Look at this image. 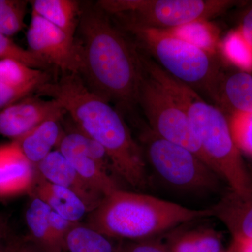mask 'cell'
Segmentation results:
<instances>
[{
  "label": "cell",
  "instance_id": "83f0119b",
  "mask_svg": "<svg viewBox=\"0 0 252 252\" xmlns=\"http://www.w3.org/2000/svg\"><path fill=\"white\" fill-rule=\"evenodd\" d=\"M164 244L168 252H195L193 229L176 230Z\"/></svg>",
  "mask_w": 252,
  "mask_h": 252
},
{
  "label": "cell",
  "instance_id": "8fae6325",
  "mask_svg": "<svg viewBox=\"0 0 252 252\" xmlns=\"http://www.w3.org/2000/svg\"><path fill=\"white\" fill-rule=\"evenodd\" d=\"M65 114L57 101L28 97L0 110V135L17 140L47 119Z\"/></svg>",
  "mask_w": 252,
  "mask_h": 252
},
{
  "label": "cell",
  "instance_id": "7c38bea8",
  "mask_svg": "<svg viewBox=\"0 0 252 252\" xmlns=\"http://www.w3.org/2000/svg\"><path fill=\"white\" fill-rule=\"evenodd\" d=\"M36 168L39 175L48 182L77 194L85 204L89 212L98 206L104 198L78 173L59 150L51 152Z\"/></svg>",
  "mask_w": 252,
  "mask_h": 252
},
{
  "label": "cell",
  "instance_id": "5bb4252c",
  "mask_svg": "<svg viewBox=\"0 0 252 252\" xmlns=\"http://www.w3.org/2000/svg\"><path fill=\"white\" fill-rule=\"evenodd\" d=\"M215 102L227 117L238 113H252V74L237 69H223Z\"/></svg>",
  "mask_w": 252,
  "mask_h": 252
},
{
  "label": "cell",
  "instance_id": "836d02e7",
  "mask_svg": "<svg viewBox=\"0 0 252 252\" xmlns=\"http://www.w3.org/2000/svg\"><path fill=\"white\" fill-rule=\"evenodd\" d=\"M7 229V221L4 217L0 215V243L3 241Z\"/></svg>",
  "mask_w": 252,
  "mask_h": 252
},
{
  "label": "cell",
  "instance_id": "484cf974",
  "mask_svg": "<svg viewBox=\"0 0 252 252\" xmlns=\"http://www.w3.org/2000/svg\"><path fill=\"white\" fill-rule=\"evenodd\" d=\"M227 117L239 150L252 157V113H238Z\"/></svg>",
  "mask_w": 252,
  "mask_h": 252
},
{
  "label": "cell",
  "instance_id": "44dd1931",
  "mask_svg": "<svg viewBox=\"0 0 252 252\" xmlns=\"http://www.w3.org/2000/svg\"><path fill=\"white\" fill-rule=\"evenodd\" d=\"M165 31L210 54L216 55L219 51L220 31L207 20H198Z\"/></svg>",
  "mask_w": 252,
  "mask_h": 252
},
{
  "label": "cell",
  "instance_id": "8992f818",
  "mask_svg": "<svg viewBox=\"0 0 252 252\" xmlns=\"http://www.w3.org/2000/svg\"><path fill=\"white\" fill-rule=\"evenodd\" d=\"M233 0H101L97 6L121 25L172 29L198 20H209L238 4Z\"/></svg>",
  "mask_w": 252,
  "mask_h": 252
},
{
  "label": "cell",
  "instance_id": "d590c367",
  "mask_svg": "<svg viewBox=\"0 0 252 252\" xmlns=\"http://www.w3.org/2000/svg\"><path fill=\"white\" fill-rule=\"evenodd\" d=\"M222 252H238L236 244L233 240L232 243H230V246L227 249H224V250Z\"/></svg>",
  "mask_w": 252,
  "mask_h": 252
},
{
  "label": "cell",
  "instance_id": "1f68e13d",
  "mask_svg": "<svg viewBox=\"0 0 252 252\" xmlns=\"http://www.w3.org/2000/svg\"><path fill=\"white\" fill-rule=\"evenodd\" d=\"M14 252H41L32 243L14 241Z\"/></svg>",
  "mask_w": 252,
  "mask_h": 252
},
{
  "label": "cell",
  "instance_id": "ac0fdd59",
  "mask_svg": "<svg viewBox=\"0 0 252 252\" xmlns=\"http://www.w3.org/2000/svg\"><path fill=\"white\" fill-rule=\"evenodd\" d=\"M32 12L74 38L81 15L79 3L73 0H34Z\"/></svg>",
  "mask_w": 252,
  "mask_h": 252
},
{
  "label": "cell",
  "instance_id": "ba28073f",
  "mask_svg": "<svg viewBox=\"0 0 252 252\" xmlns=\"http://www.w3.org/2000/svg\"><path fill=\"white\" fill-rule=\"evenodd\" d=\"M137 104L142 107L152 132L188 149L209 166L187 112L144 68Z\"/></svg>",
  "mask_w": 252,
  "mask_h": 252
},
{
  "label": "cell",
  "instance_id": "e0dca14e",
  "mask_svg": "<svg viewBox=\"0 0 252 252\" xmlns=\"http://www.w3.org/2000/svg\"><path fill=\"white\" fill-rule=\"evenodd\" d=\"M61 117L47 119L26 135L12 141L34 166L59 146L64 134L60 123Z\"/></svg>",
  "mask_w": 252,
  "mask_h": 252
},
{
  "label": "cell",
  "instance_id": "4dcf8cb0",
  "mask_svg": "<svg viewBox=\"0 0 252 252\" xmlns=\"http://www.w3.org/2000/svg\"><path fill=\"white\" fill-rule=\"evenodd\" d=\"M238 28L252 46V6L244 14Z\"/></svg>",
  "mask_w": 252,
  "mask_h": 252
},
{
  "label": "cell",
  "instance_id": "ffe728a7",
  "mask_svg": "<svg viewBox=\"0 0 252 252\" xmlns=\"http://www.w3.org/2000/svg\"><path fill=\"white\" fill-rule=\"evenodd\" d=\"M51 212L46 203L34 197L32 198L26 212V221L32 243L41 252H55L50 224Z\"/></svg>",
  "mask_w": 252,
  "mask_h": 252
},
{
  "label": "cell",
  "instance_id": "4fadbf2b",
  "mask_svg": "<svg viewBox=\"0 0 252 252\" xmlns=\"http://www.w3.org/2000/svg\"><path fill=\"white\" fill-rule=\"evenodd\" d=\"M36 176V167L14 142L0 147V198L31 193Z\"/></svg>",
  "mask_w": 252,
  "mask_h": 252
},
{
  "label": "cell",
  "instance_id": "5b68a950",
  "mask_svg": "<svg viewBox=\"0 0 252 252\" xmlns=\"http://www.w3.org/2000/svg\"><path fill=\"white\" fill-rule=\"evenodd\" d=\"M167 74L215 101L223 68L211 54L165 30L122 25Z\"/></svg>",
  "mask_w": 252,
  "mask_h": 252
},
{
  "label": "cell",
  "instance_id": "9a60e30c",
  "mask_svg": "<svg viewBox=\"0 0 252 252\" xmlns=\"http://www.w3.org/2000/svg\"><path fill=\"white\" fill-rule=\"evenodd\" d=\"M210 210L212 217L229 230L233 240H252V193L242 195L230 190Z\"/></svg>",
  "mask_w": 252,
  "mask_h": 252
},
{
  "label": "cell",
  "instance_id": "6da1fadb",
  "mask_svg": "<svg viewBox=\"0 0 252 252\" xmlns=\"http://www.w3.org/2000/svg\"><path fill=\"white\" fill-rule=\"evenodd\" d=\"M57 101L79 130L104 149L113 171L133 188L148 184L143 153L121 114L88 87L79 74H64L37 91Z\"/></svg>",
  "mask_w": 252,
  "mask_h": 252
},
{
  "label": "cell",
  "instance_id": "2e32d148",
  "mask_svg": "<svg viewBox=\"0 0 252 252\" xmlns=\"http://www.w3.org/2000/svg\"><path fill=\"white\" fill-rule=\"evenodd\" d=\"M31 194L46 203L53 212L74 223H79L86 212H89L85 204L77 194L48 182L38 172Z\"/></svg>",
  "mask_w": 252,
  "mask_h": 252
},
{
  "label": "cell",
  "instance_id": "603a6c76",
  "mask_svg": "<svg viewBox=\"0 0 252 252\" xmlns=\"http://www.w3.org/2000/svg\"><path fill=\"white\" fill-rule=\"evenodd\" d=\"M67 252H117L111 239L87 225L78 223L66 240Z\"/></svg>",
  "mask_w": 252,
  "mask_h": 252
},
{
  "label": "cell",
  "instance_id": "cb8c5ba5",
  "mask_svg": "<svg viewBox=\"0 0 252 252\" xmlns=\"http://www.w3.org/2000/svg\"><path fill=\"white\" fill-rule=\"evenodd\" d=\"M28 1L0 0V34L14 35L25 27Z\"/></svg>",
  "mask_w": 252,
  "mask_h": 252
},
{
  "label": "cell",
  "instance_id": "277c9868",
  "mask_svg": "<svg viewBox=\"0 0 252 252\" xmlns=\"http://www.w3.org/2000/svg\"><path fill=\"white\" fill-rule=\"evenodd\" d=\"M212 217L210 208L194 210L152 195L118 190L90 212L86 225L112 239L155 238L179 225Z\"/></svg>",
  "mask_w": 252,
  "mask_h": 252
},
{
  "label": "cell",
  "instance_id": "30bf717a",
  "mask_svg": "<svg viewBox=\"0 0 252 252\" xmlns=\"http://www.w3.org/2000/svg\"><path fill=\"white\" fill-rule=\"evenodd\" d=\"M29 50L63 74H79L81 49L74 38L32 11L27 32Z\"/></svg>",
  "mask_w": 252,
  "mask_h": 252
},
{
  "label": "cell",
  "instance_id": "52a82bcc",
  "mask_svg": "<svg viewBox=\"0 0 252 252\" xmlns=\"http://www.w3.org/2000/svg\"><path fill=\"white\" fill-rule=\"evenodd\" d=\"M147 158L166 185L185 192L215 191L220 177L188 149L172 143L147 129L142 136Z\"/></svg>",
  "mask_w": 252,
  "mask_h": 252
},
{
  "label": "cell",
  "instance_id": "7a4b0ae2",
  "mask_svg": "<svg viewBox=\"0 0 252 252\" xmlns=\"http://www.w3.org/2000/svg\"><path fill=\"white\" fill-rule=\"evenodd\" d=\"M79 27V74L85 84L109 102L132 108L137 104L143 72L140 52L97 5L81 10Z\"/></svg>",
  "mask_w": 252,
  "mask_h": 252
},
{
  "label": "cell",
  "instance_id": "4316f807",
  "mask_svg": "<svg viewBox=\"0 0 252 252\" xmlns=\"http://www.w3.org/2000/svg\"><path fill=\"white\" fill-rule=\"evenodd\" d=\"M195 252H222L223 238L220 232L211 228L193 229Z\"/></svg>",
  "mask_w": 252,
  "mask_h": 252
},
{
  "label": "cell",
  "instance_id": "d6a6232c",
  "mask_svg": "<svg viewBox=\"0 0 252 252\" xmlns=\"http://www.w3.org/2000/svg\"><path fill=\"white\" fill-rule=\"evenodd\" d=\"M238 252H252V240H234Z\"/></svg>",
  "mask_w": 252,
  "mask_h": 252
},
{
  "label": "cell",
  "instance_id": "d4e9b609",
  "mask_svg": "<svg viewBox=\"0 0 252 252\" xmlns=\"http://www.w3.org/2000/svg\"><path fill=\"white\" fill-rule=\"evenodd\" d=\"M14 60L34 69L44 70L50 66L29 49L18 46L9 36L0 34V60Z\"/></svg>",
  "mask_w": 252,
  "mask_h": 252
},
{
  "label": "cell",
  "instance_id": "9c48e42d",
  "mask_svg": "<svg viewBox=\"0 0 252 252\" xmlns=\"http://www.w3.org/2000/svg\"><path fill=\"white\" fill-rule=\"evenodd\" d=\"M57 148L78 173L104 198L120 190L109 172L113 169L105 151L81 130L64 132Z\"/></svg>",
  "mask_w": 252,
  "mask_h": 252
},
{
  "label": "cell",
  "instance_id": "f546056e",
  "mask_svg": "<svg viewBox=\"0 0 252 252\" xmlns=\"http://www.w3.org/2000/svg\"><path fill=\"white\" fill-rule=\"evenodd\" d=\"M31 94L24 89H16L0 83V110L21 100Z\"/></svg>",
  "mask_w": 252,
  "mask_h": 252
},
{
  "label": "cell",
  "instance_id": "d6986e66",
  "mask_svg": "<svg viewBox=\"0 0 252 252\" xmlns=\"http://www.w3.org/2000/svg\"><path fill=\"white\" fill-rule=\"evenodd\" d=\"M49 81L47 74L14 60H0V83L24 89L30 92L38 91Z\"/></svg>",
  "mask_w": 252,
  "mask_h": 252
},
{
  "label": "cell",
  "instance_id": "7402d4cb",
  "mask_svg": "<svg viewBox=\"0 0 252 252\" xmlns=\"http://www.w3.org/2000/svg\"><path fill=\"white\" fill-rule=\"evenodd\" d=\"M225 62L235 69L252 73V46L238 28L227 33L219 45Z\"/></svg>",
  "mask_w": 252,
  "mask_h": 252
},
{
  "label": "cell",
  "instance_id": "f1b7e54d",
  "mask_svg": "<svg viewBox=\"0 0 252 252\" xmlns=\"http://www.w3.org/2000/svg\"><path fill=\"white\" fill-rule=\"evenodd\" d=\"M117 252H168L165 244L155 238L126 241L117 247Z\"/></svg>",
  "mask_w": 252,
  "mask_h": 252
},
{
  "label": "cell",
  "instance_id": "3957f363",
  "mask_svg": "<svg viewBox=\"0 0 252 252\" xmlns=\"http://www.w3.org/2000/svg\"><path fill=\"white\" fill-rule=\"evenodd\" d=\"M142 66L187 112L209 166L239 195L252 193V176L235 144L228 117L217 106L165 72L149 56Z\"/></svg>",
  "mask_w": 252,
  "mask_h": 252
},
{
  "label": "cell",
  "instance_id": "e575fe53",
  "mask_svg": "<svg viewBox=\"0 0 252 252\" xmlns=\"http://www.w3.org/2000/svg\"><path fill=\"white\" fill-rule=\"evenodd\" d=\"M14 242L4 243L3 241L0 243V252H14Z\"/></svg>",
  "mask_w": 252,
  "mask_h": 252
}]
</instances>
